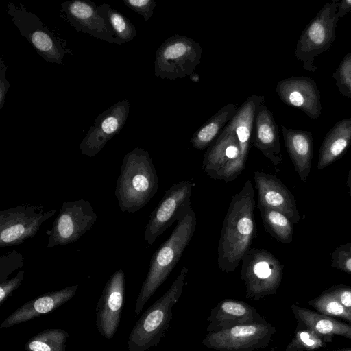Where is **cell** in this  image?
Wrapping results in <instances>:
<instances>
[{"instance_id":"cell-1","label":"cell","mask_w":351,"mask_h":351,"mask_svg":"<svg viewBox=\"0 0 351 351\" xmlns=\"http://www.w3.org/2000/svg\"><path fill=\"white\" fill-rule=\"evenodd\" d=\"M254 190L248 179L234 195L223 219L217 247V264L221 271H234L250 248L256 236Z\"/></svg>"},{"instance_id":"cell-2","label":"cell","mask_w":351,"mask_h":351,"mask_svg":"<svg viewBox=\"0 0 351 351\" xmlns=\"http://www.w3.org/2000/svg\"><path fill=\"white\" fill-rule=\"evenodd\" d=\"M158 189V178L149 152L135 147L123 159L115 197L123 213H134L147 204Z\"/></svg>"},{"instance_id":"cell-3","label":"cell","mask_w":351,"mask_h":351,"mask_svg":"<svg viewBox=\"0 0 351 351\" xmlns=\"http://www.w3.org/2000/svg\"><path fill=\"white\" fill-rule=\"evenodd\" d=\"M197 219L190 208L178 221L169 237L154 253L147 277L138 295L134 313L138 315L156 291L167 278L189 244L196 229Z\"/></svg>"},{"instance_id":"cell-4","label":"cell","mask_w":351,"mask_h":351,"mask_svg":"<svg viewBox=\"0 0 351 351\" xmlns=\"http://www.w3.org/2000/svg\"><path fill=\"white\" fill-rule=\"evenodd\" d=\"M188 268L184 266L170 288L141 315L132 328L127 343L129 351H146L158 345L173 318L172 308L183 293Z\"/></svg>"},{"instance_id":"cell-5","label":"cell","mask_w":351,"mask_h":351,"mask_svg":"<svg viewBox=\"0 0 351 351\" xmlns=\"http://www.w3.org/2000/svg\"><path fill=\"white\" fill-rule=\"evenodd\" d=\"M241 261V278L245 286L246 298L259 300L276 293L282 282L284 265L271 252L250 247Z\"/></svg>"},{"instance_id":"cell-6","label":"cell","mask_w":351,"mask_h":351,"mask_svg":"<svg viewBox=\"0 0 351 351\" xmlns=\"http://www.w3.org/2000/svg\"><path fill=\"white\" fill-rule=\"evenodd\" d=\"M6 10L21 34L45 60L62 64L65 55H73L66 42L45 26L40 19L27 10L22 3L9 2Z\"/></svg>"},{"instance_id":"cell-7","label":"cell","mask_w":351,"mask_h":351,"mask_svg":"<svg viewBox=\"0 0 351 351\" xmlns=\"http://www.w3.org/2000/svg\"><path fill=\"white\" fill-rule=\"evenodd\" d=\"M339 1L326 3L302 32L295 51L296 58L303 68L316 73L315 58L329 49L336 38L335 29L339 19L336 16Z\"/></svg>"},{"instance_id":"cell-8","label":"cell","mask_w":351,"mask_h":351,"mask_svg":"<svg viewBox=\"0 0 351 351\" xmlns=\"http://www.w3.org/2000/svg\"><path fill=\"white\" fill-rule=\"evenodd\" d=\"M202 53L200 45L192 38L172 36L156 50L154 75L171 80L189 76L199 64Z\"/></svg>"},{"instance_id":"cell-9","label":"cell","mask_w":351,"mask_h":351,"mask_svg":"<svg viewBox=\"0 0 351 351\" xmlns=\"http://www.w3.org/2000/svg\"><path fill=\"white\" fill-rule=\"evenodd\" d=\"M97 215L88 200L81 199L62 203L59 213L47 232L48 248L77 241L91 229Z\"/></svg>"},{"instance_id":"cell-10","label":"cell","mask_w":351,"mask_h":351,"mask_svg":"<svg viewBox=\"0 0 351 351\" xmlns=\"http://www.w3.org/2000/svg\"><path fill=\"white\" fill-rule=\"evenodd\" d=\"M193 186L191 180H182L166 190L145 226L144 239L149 245L187 213Z\"/></svg>"},{"instance_id":"cell-11","label":"cell","mask_w":351,"mask_h":351,"mask_svg":"<svg viewBox=\"0 0 351 351\" xmlns=\"http://www.w3.org/2000/svg\"><path fill=\"white\" fill-rule=\"evenodd\" d=\"M56 209L43 206H16L0 212V247L19 245L33 238L40 226L51 218Z\"/></svg>"},{"instance_id":"cell-12","label":"cell","mask_w":351,"mask_h":351,"mask_svg":"<svg viewBox=\"0 0 351 351\" xmlns=\"http://www.w3.org/2000/svg\"><path fill=\"white\" fill-rule=\"evenodd\" d=\"M276 332V328L268 322L238 325L208 332L202 343L217 351H254L267 347Z\"/></svg>"},{"instance_id":"cell-13","label":"cell","mask_w":351,"mask_h":351,"mask_svg":"<svg viewBox=\"0 0 351 351\" xmlns=\"http://www.w3.org/2000/svg\"><path fill=\"white\" fill-rule=\"evenodd\" d=\"M240 154V145L232 121L226 125L204 154L202 169L211 178L226 182L236 179L234 170Z\"/></svg>"},{"instance_id":"cell-14","label":"cell","mask_w":351,"mask_h":351,"mask_svg":"<svg viewBox=\"0 0 351 351\" xmlns=\"http://www.w3.org/2000/svg\"><path fill=\"white\" fill-rule=\"evenodd\" d=\"M128 99L119 101L99 114L81 141L79 148L84 156H95L124 126L129 114Z\"/></svg>"},{"instance_id":"cell-15","label":"cell","mask_w":351,"mask_h":351,"mask_svg":"<svg viewBox=\"0 0 351 351\" xmlns=\"http://www.w3.org/2000/svg\"><path fill=\"white\" fill-rule=\"evenodd\" d=\"M125 290V274L120 269L107 281L96 306L97 330L108 339L114 337L120 324Z\"/></svg>"},{"instance_id":"cell-16","label":"cell","mask_w":351,"mask_h":351,"mask_svg":"<svg viewBox=\"0 0 351 351\" xmlns=\"http://www.w3.org/2000/svg\"><path fill=\"white\" fill-rule=\"evenodd\" d=\"M64 19L76 31L114 44V38L106 20L97 5L90 0H69L60 4Z\"/></svg>"},{"instance_id":"cell-17","label":"cell","mask_w":351,"mask_h":351,"mask_svg":"<svg viewBox=\"0 0 351 351\" xmlns=\"http://www.w3.org/2000/svg\"><path fill=\"white\" fill-rule=\"evenodd\" d=\"M276 92L285 104L298 108L312 119L322 114L319 90L316 82L306 76L290 77L280 80Z\"/></svg>"},{"instance_id":"cell-18","label":"cell","mask_w":351,"mask_h":351,"mask_svg":"<svg viewBox=\"0 0 351 351\" xmlns=\"http://www.w3.org/2000/svg\"><path fill=\"white\" fill-rule=\"evenodd\" d=\"M254 179L258 192L256 204L282 213L293 223H298L300 215L291 191L275 175L256 171Z\"/></svg>"},{"instance_id":"cell-19","label":"cell","mask_w":351,"mask_h":351,"mask_svg":"<svg viewBox=\"0 0 351 351\" xmlns=\"http://www.w3.org/2000/svg\"><path fill=\"white\" fill-rule=\"evenodd\" d=\"M207 332H215L238 325L267 322L256 309L241 300L225 299L210 311Z\"/></svg>"},{"instance_id":"cell-20","label":"cell","mask_w":351,"mask_h":351,"mask_svg":"<svg viewBox=\"0 0 351 351\" xmlns=\"http://www.w3.org/2000/svg\"><path fill=\"white\" fill-rule=\"evenodd\" d=\"M77 289V285H71L29 300L7 317L0 327L9 328L50 313L70 300L75 295Z\"/></svg>"},{"instance_id":"cell-21","label":"cell","mask_w":351,"mask_h":351,"mask_svg":"<svg viewBox=\"0 0 351 351\" xmlns=\"http://www.w3.org/2000/svg\"><path fill=\"white\" fill-rule=\"evenodd\" d=\"M251 143L274 165L282 162L278 126L273 113L265 101L258 107L254 119Z\"/></svg>"},{"instance_id":"cell-22","label":"cell","mask_w":351,"mask_h":351,"mask_svg":"<svg viewBox=\"0 0 351 351\" xmlns=\"http://www.w3.org/2000/svg\"><path fill=\"white\" fill-rule=\"evenodd\" d=\"M285 146L300 179L306 183L310 174L313 155L311 132L281 125Z\"/></svg>"},{"instance_id":"cell-23","label":"cell","mask_w":351,"mask_h":351,"mask_svg":"<svg viewBox=\"0 0 351 351\" xmlns=\"http://www.w3.org/2000/svg\"><path fill=\"white\" fill-rule=\"evenodd\" d=\"M291 308L298 323L308 327L330 342L335 335L344 337L351 341V325L335 317L308 308L292 304Z\"/></svg>"},{"instance_id":"cell-24","label":"cell","mask_w":351,"mask_h":351,"mask_svg":"<svg viewBox=\"0 0 351 351\" xmlns=\"http://www.w3.org/2000/svg\"><path fill=\"white\" fill-rule=\"evenodd\" d=\"M351 145V117L337 121L326 134L320 149L317 169L340 159Z\"/></svg>"},{"instance_id":"cell-25","label":"cell","mask_w":351,"mask_h":351,"mask_svg":"<svg viewBox=\"0 0 351 351\" xmlns=\"http://www.w3.org/2000/svg\"><path fill=\"white\" fill-rule=\"evenodd\" d=\"M238 108L236 104L230 103L219 109L193 134L191 139L193 147L198 150L208 148L234 117Z\"/></svg>"},{"instance_id":"cell-26","label":"cell","mask_w":351,"mask_h":351,"mask_svg":"<svg viewBox=\"0 0 351 351\" xmlns=\"http://www.w3.org/2000/svg\"><path fill=\"white\" fill-rule=\"evenodd\" d=\"M265 231L283 244L293 241V226L291 220L279 210L257 205Z\"/></svg>"},{"instance_id":"cell-27","label":"cell","mask_w":351,"mask_h":351,"mask_svg":"<svg viewBox=\"0 0 351 351\" xmlns=\"http://www.w3.org/2000/svg\"><path fill=\"white\" fill-rule=\"evenodd\" d=\"M101 16L106 20L114 38V44L121 45L137 36L135 26L123 14L107 3L97 5Z\"/></svg>"},{"instance_id":"cell-28","label":"cell","mask_w":351,"mask_h":351,"mask_svg":"<svg viewBox=\"0 0 351 351\" xmlns=\"http://www.w3.org/2000/svg\"><path fill=\"white\" fill-rule=\"evenodd\" d=\"M69 335L61 328H49L30 338L25 345V351H65Z\"/></svg>"},{"instance_id":"cell-29","label":"cell","mask_w":351,"mask_h":351,"mask_svg":"<svg viewBox=\"0 0 351 351\" xmlns=\"http://www.w3.org/2000/svg\"><path fill=\"white\" fill-rule=\"evenodd\" d=\"M308 304L322 314L345 321L351 325V312L341 304L329 288L310 300Z\"/></svg>"},{"instance_id":"cell-30","label":"cell","mask_w":351,"mask_h":351,"mask_svg":"<svg viewBox=\"0 0 351 351\" xmlns=\"http://www.w3.org/2000/svg\"><path fill=\"white\" fill-rule=\"evenodd\" d=\"M328 341L312 329L298 324L293 337L287 346L297 351H317L326 347Z\"/></svg>"},{"instance_id":"cell-31","label":"cell","mask_w":351,"mask_h":351,"mask_svg":"<svg viewBox=\"0 0 351 351\" xmlns=\"http://www.w3.org/2000/svg\"><path fill=\"white\" fill-rule=\"evenodd\" d=\"M332 78L339 93L351 98V53L346 54L334 71Z\"/></svg>"},{"instance_id":"cell-32","label":"cell","mask_w":351,"mask_h":351,"mask_svg":"<svg viewBox=\"0 0 351 351\" xmlns=\"http://www.w3.org/2000/svg\"><path fill=\"white\" fill-rule=\"evenodd\" d=\"M330 256L332 267L351 274V243L340 245Z\"/></svg>"},{"instance_id":"cell-33","label":"cell","mask_w":351,"mask_h":351,"mask_svg":"<svg viewBox=\"0 0 351 351\" xmlns=\"http://www.w3.org/2000/svg\"><path fill=\"white\" fill-rule=\"evenodd\" d=\"M23 254L13 250L0 259V283L7 280L8 276L14 270L23 266Z\"/></svg>"},{"instance_id":"cell-34","label":"cell","mask_w":351,"mask_h":351,"mask_svg":"<svg viewBox=\"0 0 351 351\" xmlns=\"http://www.w3.org/2000/svg\"><path fill=\"white\" fill-rule=\"evenodd\" d=\"M123 2L128 8L141 15L145 22L152 16L156 6L154 0H123Z\"/></svg>"},{"instance_id":"cell-35","label":"cell","mask_w":351,"mask_h":351,"mask_svg":"<svg viewBox=\"0 0 351 351\" xmlns=\"http://www.w3.org/2000/svg\"><path fill=\"white\" fill-rule=\"evenodd\" d=\"M24 278V271H19L14 278L0 283V306H1L11 293L21 285Z\"/></svg>"},{"instance_id":"cell-36","label":"cell","mask_w":351,"mask_h":351,"mask_svg":"<svg viewBox=\"0 0 351 351\" xmlns=\"http://www.w3.org/2000/svg\"><path fill=\"white\" fill-rule=\"evenodd\" d=\"M329 289L341 304L351 312V286L341 284Z\"/></svg>"},{"instance_id":"cell-37","label":"cell","mask_w":351,"mask_h":351,"mask_svg":"<svg viewBox=\"0 0 351 351\" xmlns=\"http://www.w3.org/2000/svg\"><path fill=\"white\" fill-rule=\"evenodd\" d=\"M7 66L5 65L3 60L0 58V110L2 109L5 101L7 92L11 86V83L5 77Z\"/></svg>"},{"instance_id":"cell-38","label":"cell","mask_w":351,"mask_h":351,"mask_svg":"<svg viewBox=\"0 0 351 351\" xmlns=\"http://www.w3.org/2000/svg\"><path fill=\"white\" fill-rule=\"evenodd\" d=\"M351 12V0H342L339 2L336 16L339 19Z\"/></svg>"},{"instance_id":"cell-39","label":"cell","mask_w":351,"mask_h":351,"mask_svg":"<svg viewBox=\"0 0 351 351\" xmlns=\"http://www.w3.org/2000/svg\"><path fill=\"white\" fill-rule=\"evenodd\" d=\"M346 184L348 187L349 195L351 198V169H350V171L348 172Z\"/></svg>"},{"instance_id":"cell-40","label":"cell","mask_w":351,"mask_h":351,"mask_svg":"<svg viewBox=\"0 0 351 351\" xmlns=\"http://www.w3.org/2000/svg\"><path fill=\"white\" fill-rule=\"evenodd\" d=\"M327 351H351V348H339V349L329 350Z\"/></svg>"},{"instance_id":"cell-41","label":"cell","mask_w":351,"mask_h":351,"mask_svg":"<svg viewBox=\"0 0 351 351\" xmlns=\"http://www.w3.org/2000/svg\"><path fill=\"white\" fill-rule=\"evenodd\" d=\"M285 351H297L295 349L287 346Z\"/></svg>"}]
</instances>
